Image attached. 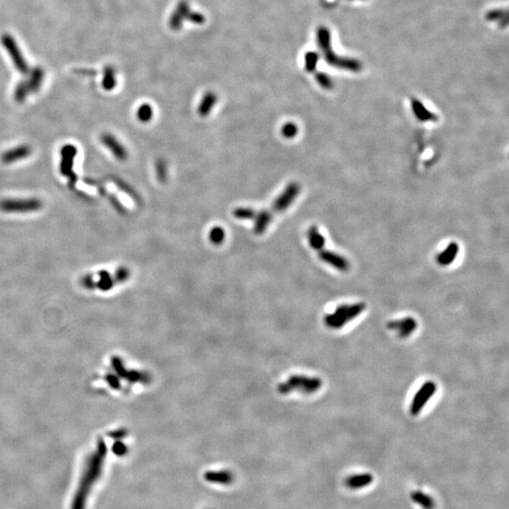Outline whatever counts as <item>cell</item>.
I'll return each instance as SVG.
<instances>
[{
	"label": "cell",
	"instance_id": "d4e9b609",
	"mask_svg": "<svg viewBox=\"0 0 509 509\" xmlns=\"http://www.w3.org/2000/svg\"><path fill=\"white\" fill-rule=\"evenodd\" d=\"M156 176L161 183H165L168 179L167 163L163 159H158L155 163Z\"/></svg>",
	"mask_w": 509,
	"mask_h": 509
},
{
	"label": "cell",
	"instance_id": "3957f363",
	"mask_svg": "<svg viewBox=\"0 0 509 509\" xmlns=\"http://www.w3.org/2000/svg\"><path fill=\"white\" fill-rule=\"evenodd\" d=\"M322 385L323 382L318 377L291 375L287 381L279 384L277 389L281 394H288L293 390H300L304 394H312L318 391Z\"/></svg>",
	"mask_w": 509,
	"mask_h": 509
},
{
	"label": "cell",
	"instance_id": "2e32d148",
	"mask_svg": "<svg viewBox=\"0 0 509 509\" xmlns=\"http://www.w3.org/2000/svg\"><path fill=\"white\" fill-rule=\"evenodd\" d=\"M218 101V96L216 93L212 92H206L204 96L201 99L197 108V113L201 117H207L212 113L214 106Z\"/></svg>",
	"mask_w": 509,
	"mask_h": 509
},
{
	"label": "cell",
	"instance_id": "8fae6325",
	"mask_svg": "<svg viewBox=\"0 0 509 509\" xmlns=\"http://www.w3.org/2000/svg\"><path fill=\"white\" fill-rule=\"evenodd\" d=\"M113 362V367L115 369L116 373L120 375L121 377L127 379V381L130 382V383L141 382L143 384H149L152 380V377L148 373L138 372V371H130V372L127 371L126 368L124 367L123 362L118 358H115Z\"/></svg>",
	"mask_w": 509,
	"mask_h": 509
},
{
	"label": "cell",
	"instance_id": "4316f807",
	"mask_svg": "<svg viewBox=\"0 0 509 509\" xmlns=\"http://www.w3.org/2000/svg\"><path fill=\"white\" fill-rule=\"evenodd\" d=\"M209 239L211 240L212 244L214 245H220L224 242L226 239V231L223 227L221 226H214L212 227L209 234Z\"/></svg>",
	"mask_w": 509,
	"mask_h": 509
},
{
	"label": "cell",
	"instance_id": "5bb4252c",
	"mask_svg": "<svg viewBox=\"0 0 509 509\" xmlns=\"http://www.w3.org/2000/svg\"><path fill=\"white\" fill-rule=\"evenodd\" d=\"M388 327L391 330H398L401 338H406L417 328V322L411 317L391 321L388 323Z\"/></svg>",
	"mask_w": 509,
	"mask_h": 509
},
{
	"label": "cell",
	"instance_id": "277c9868",
	"mask_svg": "<svg viewBox=\"0 0 509 509\" xmlns=\"http://www.w3.org/2000/svg\"><path fill=\"white\" fill-rule=\"evenodd\" d=\"M43 207L39 198H6L0 200V211L6 213H30L40 211Z\"/></svg>",
	"mask_w": 509,
	"mask_h": 509
},
{
	"label": "cell",
	"instance_id": "4fadbf2b",
	"mask_svg": "<svg viewBox=\"0 0 509 509\" xmlns=\"http://www.w3.org/2000/svg\"><path fill=\"white\" fill-rule=\"evenodd\" d=\"M319 258L322 262L332 266L333 268L337 269L341 272H346L350 267L349 262L346 259L340 254L334 253L329 250H320Z\"/></svg>",
	"mask_w": 509,
	"mask_h": 509
},
{
	"label": "cell",
	"instance_id": "44dd1931",
	"mask_svg": "<svg viewBox=\"0 0 509 509\" xmlns=\"http://www.w3.org/2000/svg\"><path fill=\"white\" fill-rule=\"evenodd\" d=\"M308 240H309V243L312 249L317 250V251L324 249L325 244V237L319 231V229L316 226H312L309 229Z\"/></svg>",
	"mask_w": 509,
	"mask_h": 509
},
{
	"label": "cell",
	"instance_id": "ba28073f",
	"mask_svg": "<svg viewBox=\"0 0 509 509\" xmlns=\"http://www.w3.org/2000/svg\"><path fill=\"white\" fill-rule=\"evenodd\" d=\"M1 42L5 49L7 50L8 54L11 57L15 68L22 74H27L29 70L28 64L22 55L21 50L15 42L14 37L9 34H4L1 37Z\"/></svg>",
	"mask_w": 509,
	"mask_h": 509
},
{
	"label": "cell",
	"instance_id": "8992f818",
	"mask_svg": "<svg viewBox=\"0 0 509 509\" xmlns=\"http://www.w3.org/2000/svg\"><path fill=\"white\" fill-rule=\"evenodd\" d=\"M43 77L44 74L42 68L36 67L35 69L32 71L28 79L19 82L16 86L14 91L15 100L19 103H22L27 99L30 93L38 92L42 86Z\"/></svg>",
	"mask_w": 509,
	"mask_h": 509
},
{
	"label": "cell",
	"instance_id": "9a60e30c",
	"mask_svg": "<svg viewBox=\"0 0 509 509\" xmlns=\"http://www.w3.org/2000/svg\"><path fill=\"white\" fill-rule=\"evenodd\" d=\"M460 252V246L456 242L449 243L445 249L437 256V262L441 266H448L452 264L456 259Z\"/></svg>",
	"mask_w": 509,
	"mask_h": 509
},
{
	"label": "cell",
	"instance_id": "83f0119b",
	"mask_svg": "<svg viewBox=\"0 0 509 509\" xmlns=\"http://www.w3.org/2000/svg\"><path fill=\"white\" fill-rule=\"evenodd\" d=\"M113 182L115 184L121 191H124L125 193H127L128 196H130L131 198H133L136 202H139L140 201V196L138 195L137 191L133 190V188H131L128 184L126 183L124 180H122L120 178L118 177H113Z\"/></svg>",
	"mask_w": 509,
	"mask_h": 509
},
{
	"label": "cell",
	"instance_id": "52a82bcc",
	"mask_svg": "<svg viewBox=\"0 0 509 509\" xmlns=\"http://www.w3.org/2000/svg\"><path fill=\"white\" fill-rule=\"evenodd\" d=\"M301 191V187L296 182H291L289 184L284 191L276 198L272 205V210L270 212L272 214H277L285 212L291 204L294 202L297 196Z\"/></svg>",
	"mask_w": 509,
	"mask_h": 509
},
{
	"label": "cell",
	"instance_id": "d6986e66",
	"mask_svg": "<svg viewBox=\"0 0 509 509\" xmlns=\"http://www.w3.org/2000/svg\"><path fill=\"white\" fill-rule=\"evenodd\" d=\"M374 477L371 474H354L346 479L347 487L353 489L362 488L372 484Z\"/></svg>",
	"mask_w": 509,
	"mask_h": 509
},
{
	"label": "cell",
	"instance_id": "9c48e42d",
	"mask_svg": "<svg viewBox=\"0 0 509 509\" xmlns=\"http://www.w3.org/2000/svg\"><path fill=\"white\" fill-rule=\"evenodd\" d=\"M436 390H437L436 383L433 381L425 382L413 397L412 403L410 404V414L413 416L418 415L424 409L425 403H427L432 396L435 394Z\"/></svg>",
	"mask_w": 509,
	"mask_h": 509
},
{
	"label": "cell",
	"instance_id": "ac0fdd59",
	"mask_svg": "<svg viewBox=\"0 0 509 509\" xmlns=\"http://www.w3.org/2000/svg\"><path fill=\"white\" fill-rule=\"evenodd\" d=\"M273 219V214L270 211L263 210L258 212L254 218V232L257 235H262L264 233Z\"/></svg>",
	"mask_w": 509,
	"mask_h": 509
},
{
	"label": "cell",
	"instance_id": "f1b7e54d",
	"mask_svg": "<svg viewBox=\"0 0 509 509\" xmlns=\"http://www.w3.org/2000/svg\"><path fill=\"white\" fill-rule=\"evenodd\" d=\"M299 132V128L297 127L296 124L289 122L283 125L281 127V135L286 139H293L296 137V135Z\"/></svg>",
	"mask_w": 509,
	"mask_h": 509
},
{
	"label": "cell",
	"instance_id": "5b68a950",
	"mask_svg": "<svg viewBox=\"0 0 509 509\" xmlns=\"http://www.w3.org/2000/svg\"><path fill=\"white\" fill-rule=\"evenodd\" d=\"M77 155L78 148L73 144H65L61 149L60 172L63 177L68 179V185L71 190L75 189L78 181V176L74 172V163Z\"/></svg>",
	"mask_w": 509,
	"mask_h": 509
},
{
	"label": "cell",
	"instance_id": "d6a6232c",
	"mask_svg": "<svg viewBox=\"0 0 509 509\" xmlns=\"http://www.w3.org/2000/svg\"><path fill=\"white\" fill-rule=\"evenodd\" d=\"M316 79H317L319 84L321 85L325 89H330L332 87V81L325 74L318 73L316 75Z\"/></svg>",
	"mask_w": 509,
	"mask_h": 509
},
{
	"label": "cell",
	"instance_id": "7c38bea8",
	"mask_svg": "<svg viewBox=\"0 0 509 509\" xmlns=\"http://www.w3.org/2000/svg\"><path fill=\"white\" fill-rule=\"evenodd\" d=\"M32 154V148L28 144H20L13 148L8 149L1 155V162L4 164L21 162Z\"/></svg>",
	"mask_w": 509,
	"mask_h": 509
},
{
	"label": "cell",
	"instance_id": "6da1fadb",
	"mask_svg": "<svg viewBox=\"0 0 509 509\" xmlns=\"http://www.w3.org/2000/svg\"><path fill=\"white\" fill-rule=\"evenodd\" d=\"M364 303L340 304L331 314L325 316V325L333 329H339L361 314L365 310Z\"/></svg>",
	"mask_w": 509,
	"mask_h": 509
},
{
	"label": "cell",
	"instance_id": "484cf974",
	"mask_svg": "<svg viewBox=\"0 0 509 509\" xmlns=\"http://www.w3.org/2000/svg\"><path fill=\"white\" fill-rule=\"evenodd\" d=\"M257 211L247 207L236 208L233 211V216L239 220H254L257 216Z\"/></svg>",
	"mask_w": 509,
	"mask_h": 509
},
{
	"label": "cell",
	"instance_id": "cb8c5ba5",
	"mask_svg": "<svg viewBox=\"0 0 509 509\" xmlns=\"http://www.w3.org/2000/svg\"><path fill=\"white\" fill-rule=\"evenodd\" d=\"M136 115H137L138 120L141 123H149L150 121L152 120L153 115H154L153 108L148 103H143L138 108Z\"/></svg>",
	"mask_w": 509,
	"mask_h": 509
},
{
	"label": "cell",
	"instance_id": "ffe728a7",
	"mask_svg": "<svg viewBox=\"0 0 509 509\" xmlns=\"http://www.w3.org/2000/svg\"><path fill=\"white\" fill-rule=\"evenodd\" d=\"M205 478L206 480L212 483L228 485L233 481V474L228 471H212L206 473Z\"/></svg>",
	"mask_w": 509,
	"mask_h": 509
},
{
	"label": "cell",
	"instance_id": "836d02e7",
	"mask_svg": "<svg viewBox=\"0 0 509 509\" xmlns=\"http://www.w3.org/2000/svg\"><path fill=\"white\" fill-rule=\"evenodd\" d=\"M127 452V447L122 444V443H117L115 444V452L118 453V454H124Z\"/></svg>",
	"mask_w": 509,
	"mask_h": 509
},
{
	"label": "cell",
	"instance_id": "1f68e13d",
	"mask_svg": "<svg viewBox=\"0 0 509 509\" xmlns=\"http://www.w3.org/2000/svg\"><path fill=\"white\" fill-rule=\"evenodd\" d=\"M186 19L195 25H203L206 21L205 16L197 12H190Z\"/></svg>",
	"mask_w": 509,
	"mask_h": 509
},
{
	"label": "cell",
	"instance_id": "f546056e",
	"mask_svg": "<svg viewBox=\"0 0 509 509\" xmlns=\"http://www.w3.org/2000/svg\"><path fill=\"white\" fill-rule=\"evenodd\" d=\"M184 19L185 18L181 14H179L177 11H175L170 17V28H172L173 30H179L182 27Z\"/></svg>",
	"mask_w": 509,
	"mask_h": 509
},
{
	"label": "cell",
	"instance_id": "603a6c76",
	"mask_svg": "<svg viewBox=\"0 0 509 509\" xmlns=\"http://www.w3.org/2000/svg\"><path fill=\"white\" fill-rule=\"evenodd\" d=\"M117 81L115 77V71L112 66H107L104 69V76L102 80V86L106 91H113L116 87Z\"/></svg>",
	"mask_w": 509,
	"mask_h": 509
},
{
	"label": "cell",
	"instance_id": "30bf717a",
	"mask_svg": "<svg viewBox=\"0 0 509 509\" xmlns=\"http://www.w3.org/2000/svg\"><path fill=\"white\" fill-rule=\"evenodd\" d=\"M100 141L117 161L119 162L127 161L128 158L127 148L121 143V141L115 136L111 133H103L100 136Z\"/></svg>",
	"mask_w": 509,
	"mask_h": 509
},
{
	"label": "cell",
	"instance_id": "e0dca14e",
	"mask_svg": "<svg viewBox=\"0 0 509 509\" xmlns=\"http://www.w3.org/2000/svg\"><path fill=\"white\" fill-rule=\"evenodd\" d=\"M412 110L414 115L416 116L418 120L422 123H427V122H437L438 116L434 113L430 112L428 109L424 107L423 103L420 101L413 99L412 100Z\"/></svg>",
	"mask_w": 509,
	"mask_h": 509
},
{
	"label": "cell",
	"instance_id": "7402d4cb",
	"mask_svg": "<svg viewBox=\"0 0 509 509\" xmlns=\"http://www.w3.org/2000/svg\"><path fill=\"white\" fill-rule=\"evenodd\" d=\"M410 498L413 502L424 509H433L435 506V502L432 499L431 496L424 493L421 490H415L410 494Z\"/></svg>",
	"mask_w": 509,
	"mask_h": 509
},
{
	"label": "cell",
	"instance_id": "4dcf8cb0",
	"mask_svg": "<svg viewBox=\"0 0 509 509\" xmlns=\"http://www.w3.org/2000/svg\"><path fill=\"white\" fill-rule=\"evenodd\" d=\"M306 70L308 72H312L315 70L316 64H317V56L315 53L310 52L306 55Z\"/></svg>",
	"mask_w": 509,
	"mask_h": 509
},
{
	"label": "cell",
	"instance_id": "7a4b0ae2",
	"mask_svg": "<svg viewBox=\"0 0 509 509\" xmlns=\"http://www.w3.org/2000/svg\"><path fill=\"white\" fill-rule=\"evenodd\" d=\"M130 276V272L127 267H120L114 275H111L108 271H100L97 274V279L95 280L92 278L90 275L85 276L81 282L88 288H98L102 290H109L113 288L115 284L125 282Z\"/></svg>",
	"mask_w": 509,
	"mask_h": 509
}]
</instances>
